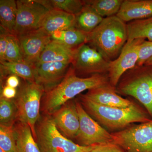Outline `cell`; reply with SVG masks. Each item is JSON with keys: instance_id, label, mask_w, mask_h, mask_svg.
<instances>
[{"instance_id": "25", "label": "cell", "mask_w": 152, "mask_h": 152, "mask_svg": "<svg viewBox=\"0 0 152 152\" xmlns=\"http://www.w3.org/2000/svg\"><path fill=\"white\" fill-rule=\"evenodd\" d=\"M85 4L90 6L102 18L116 15L121 9L123 0H88Z\"/></svg>"}, {"instance_id": "30", "label": "cell", "mask_w": 152, "mask_h": 152, "mask_svg": "<svg viewBox=\"0 0 152 152\" xmlns=\"http://www.w3.org/2000/svg\"><path fill=\"white\" fill-rule=\"evenodd\" d=\"M152 57V41H144L140 47L137 66H142Z\"/></svg>"}, {"instance_id": "14", "label": "cell", "mask_w": 152, "mask_h": 152, "mask_svg": "<svg viewBox=\"0 0 152 152\" xmlns=\"http://www.w3.org/2000/svg\"><path fill=\"white\" fill-rule=\"evenodd\" d=\"M51 116L58 129L66 137L76 138L80 128V120L75 104L69 101Z\"/></svg>"}, {"instance_id": "7", "label": "cell", "mask_w": 152, "mask_h": 152, "mask_svg": "<svg viewBox=\"0 0 152 152\" xmlns=\"http://www.w3.org/2000/svg\"><path fill=\"white\" fill-rule=\"evenodd\" d=\"M113 134L116 145L128 152H152V120Z\"/></svg>"}, {"instance_id": "15", "label": "cell", "mask_w": 152, "mask_h": 152, "mask_svg": "<svg viewBox=\"0 0 152 152\" xmlns=\"http://www.w3.org/2000/svg\"><path fill=\"white\" fill-rule=\"evenodd\" d=\"M84 97L102 105L126 108L133 104L129 100L117 94L114 88L108 85L89 90Z\"/></svg>"}, {"instance_id": "31", "label": "cell", "mask_w": 152, "mask_h": 152, "mask_svg": "<svg viewBox=\"0 0 152 152\" xmlns=\"http://www.w3.org/2000/svg\"><path fill=\"white\" fill-rule=\"evenodd\" d=\"M1 28V27H0ZM9 33L1 28L0 34V63L6 61L5 56L8 44V36Z\"/></svg>"}, {"instance_id": "11", "label": "cell", "mask_w": 152, "mask_h": 152, "mask_svg": "<svg viewBox=\"0 0 152 152\" xmlns=\"http://www.w3.org/2000/svg\"><path fill=\"white\" fill-rule=\"evenodd\" d=\"M23 59L35 66L44 49L50 42V35L42 28L16 36Z\"/></svg>"}, {"instance_id": "23", "label": "cell", "mask_w": 152, "mask_h": 152, "mask_svg": "<svg viewBox=\"0 0 152 152\" xmlns=\"http://www.w3.org/2000/svg\"><path fill=\"white\" fill-rule=\"evenodd\" d=\"M17 13L16 1H0V27L14 35Z\"/></svg>"}, {"instance_id": "9", "label": "cell", "mask_w": 152, "mask_h": 152, "mask_svg": "<svg viewBox=\"0 0 152 152\" xmlns=\"http://www.w3.org/2000/svg\"><path fill=\"white\" fill-rule=\"evenodd\" d=\"M71 64L75 71L94 75L108 72L110 62L96 49L84 44L76 49Z\"/></svg>"}, {"instance_id": "8", "label": "cell", "mask_w": 152, "mask_h": 152, "mask_svg": "<svg viewBox=\"0 0 152 152\" xmlns=\"http://www.w3.org/2000/svg\"><path fill=\"white\" fill-rule=\"evenodd\" d=\"M17 13L14 35L17 36L40 28L50 10L39 0L16 1Z\"/></svg>"}, {"instance_id": "13", "label": "cell", "mask_w": 152, "mask_h": 152, "mask_svg": "<svg viewBox=\"0 0 152 152\" xmlns=\"http://www.w3.org/2000/svg\"><path fill=\"white\" fill-rule=\"evenodd\" d=\"M70 64L62 62L37 64L35 68V82L43 87L45 92L60 83L67 72Z\"/></svg>"}, {"instance_id": "27", "label": "cell", "mask_w": 152, "mask_h": 152, "mask_svg": "<svg viewBox=\"0 0 152 152\" xmlns=\"http://www.w3.org/2000/svg\"><path fill=\"white\" fill-rule=\"evenodd\" d=\"M18 121V110L13 99L0 98V125L14 126Z\"/></svg>"}, {"instance_id": "33", "label": "cell", "mask_w": 152, "mask_h": 152, "mask_svg": "<svg viewBox=\"0 0 152 152\" xmlns=\"http://www.w3.org/2000/svg\"><path fill=\"white\" fill-rule=\"evenodd\" d=\"M118 149L116 145H99L89 152H117Z\"/></svg>"}, {"instance_id": "32", "label": "cell", "mask_w": 152, "mask_h": 152, "mask_svg": "<svg viewBox=\"0 0 152 152\" xmlns=\"http://www.w3.org/2000/svg\"><path fill=\"white\" fill-rule=\"evenodd\" d=\"M17 94L16 88L5 85L2 87L1 91V96L7 99L12 100L16 98Z\"/></svg>"}, {"instance_id": "21", "label": "cell", "mask_w": 152, "mask_h": 152, "mask_svg": "<svg viewBox=\"0 0 152 152\" xmlns=\"http://www.w3.org/2000/svg\"><path fill=\"white\" fill-rule=\"evenodd\" d=\"M89 34L75 28L55 32L50 35L51 40L56 41L71 48L76 49L88 41Z\"/></svg>"}, {"instance_id": "35", "label": "cell", "mask_w": 152, "mask_h": 152, "mask_svg": "<svg viewBox=\"0 0 152 152\" xmlns=\"http://www.w3.org/2000/svg\"><path fill=\"white\" fill-rule=\"evenodd\" d=\"M144 65L145 66H152V57L150 58L145 63Z\"/></svg>"}, {"instance_id": "3", "label": "cell", "mask_w": 152, "mask_h": 152, "mask_svg": "<svg viewBox=\"0 0 152 152\" xmlns=\"http://www.w3.org/2000/svg\"><path fill=\"white\" fill-rule=\"evenodd\" d=\"M81 101L89 113L106 127L118 129L133 123H145L150 121L134 104L126 108L107 107L99 104L82 95Z\"/></svg>"}, {"instance_id": "28", "label": "cell", "mask_w": 152, "mask_h": 152, "mask_svg": "<svg viewBox=\"0 0 152 152\" xmlns=\"http://www.w3.org/2000/svg\"><path fill=\"white\" fill-rule=\"evenodd\" d=\"M13 127L0 125V148L5 152H17Z\"/></svg>"}, {"instance_id": "22", "label": "cell", "mask_w": 152, "mask_h": 152, "mask_svg": "<svg viewBox=\"0 0 152 152\" xmlns=\"http://www.w3.org/2000/svg\"><path fill=\"white\" fill-rule=\"evenodd\" d=\"M103 19L94 9L85 3L83 10L76 15L75 28L90 34L101 23Z\"/></svg>"}, {"instance_id": "29", "label": "cell", "mask_w": 152, "mask_h": 152, "mask_svg": "<svg viewBox=\"0 0 152 152\" xmlns=\"http://www.w3.org/2000/svg\"><path fill=\"white\" fill-rule=\"evenodd\" d=\"M5 60L9 62H23L18 39L15 35L9 33Z\"/></svg>"}, {"instance_id": "5", "label": "cell", "mask_w": 152, "mask_h": 152, "mask_svg": "<svg viewBox=\"0 0 152 152\" xmlns=\"http://www.w3.org/2000/svg\"><path fill=\"white\" fill-rule=\"evenodd\" d=\"M45 93L43 87L37 82L26 81L21 85L14 99L18 121L29 126L36 140V126L39 119L42 98Z\"/></svg>"}, {"instance_id": "24", "label": "cell", "mask_w": 152, "mask_h": 152, "mask_svg": "<svg viewBox=\"0 0 152 152\" xmlns=\"http://www.w3.org/2000/svg\"><path fill=\"white\" fill-rule=\"evenodd\" d=\"M128 40L148 39L152 41V17L128 23Z\"/></svg>"}, {"instance_id": "37", "label": "cell", "mask_w": 152, "mask_h": 152, "mask_svg": "<svg viewBox=\"0 0 152 152\" xmlns=\"http://www.w3.org/2000/svg\"><path fill=\"white\" fill-rule=\"evenodd\" d=\"M0 152H5L4 151H3L2 149H1L0 148Z\"/></svg>"}, {"instance_id": "6", "label": "cell", "mask_w": 152, "mask_h": 152, "mask_svg": "<svg viewBox=\"0 0 152 152\" xmlns=\"http://www.w3.org/2000/svg\"><path fill=\"white\" fill-rule=\"evenodd\" d=\"M75 105L80 120V128L76 140L84 146L99 145H116L113 134H110L95 121L83 107L76 102Z\"/></svg>"}, {"instance_id": "12", "label": "cell", "mask_w": 152, "mask_h": 152, "mask_svg": "<svg viewBox=\"0 0 152 152\" xmlns=\"http://www.w3.org/2000/svg\"><path fill=\"white\" fill-rule=\"evenodd\" d=\"M121 91L139 101L152 116V72L136 76L123 85Z\"/></svg>"}, {"instance_id": "17", "label": "cell", "mask_w": 152, "mask_h": 152, "mask_svg": "<svg viewBox=\"0 0 152 152\" xmlns=\"http://www.w3.org/2000/svg\"><path fill=\"white\" fill-rule=\"evenodd\" d=\"M75 15L61 10L52 9L46 15L40 28L50 35L57 31L75 28Z\"/></svg>"}, {"instance_id": "1", "label": "cell", "mask_w": 152, "mask_h": 152, "mask_svg": "<svg viewBox=\"0 0 152 152\" xmlns=\"http://www.w3.org/2000/svg\"><path fill=\"white\" fill-rule=\"evenodd\" d=\"M76 72L71 67L58 85L45 92L41 108L45 115H51L62 106L85 91L108 85V79L102 74L82 78L77 76Z\"/></svg>"}, {"instance_id": "26", "label": "cell", "mask_w": 152, "mask_h": 152, "mask_svg": "<svg viewBox=\"0 0 152 152\" xmlns=\"http://www.w3.org/2000/svg\"><path fill=\"white\" fill-rule=\"evenodd\" d=\"M49 10L57 9L77 15L85 5L84 1L80 0H39Z\"/></svg>"}, {"instance_id": "16", "label": "cell", "mask_w": 152, "mask_h": 152, "mask_svg": "<svg viewBox=\"0 0 152 152\" xmlns=\"http://www.w3.org/2000/svg\"><path fill=\"white\" fill-rule=\"evenodd\" d=\"M125 23L152 17V0H124L116 15Z\"/></svg>"}, {"instance_id": "20", "label": "cell", "mask_w": 152, "mask_h": 152, "mask_svg": "<svg viewBox=\"0 0 152 152\" xmlns=\"http://www.w3.org/2000/svg\"><path fill=\"white\" fill-rule=\"evenodd\" d=\"M0 69L1 82L11 75L18 76L26 81H35V67L24 61L3 62L0 63Z\"/></svg>"}, {"instance_id": "2", "label": "cell", "mask_w": 152, "mask_h": 152, "mask_svg": "<svg viewBox=\"0 0 152 152\" xmlns=\"http://www.w3.org/2000/svg\"><path fill=\"white\" fill-rule=\"evenodd\" d=\"M128 40L127 24L115 15L103 19L89 34L88 43L110 62L119 56Z\"/></svg>"}, {"instance_id": "36", "label": "cell", "mask_w": 152, "mask_h": 152, "mask_svg": "<svg viewBox=\"0 0 152 152\" xmlns=\"http://www.w3.org/2000/svg\"><path fill=\"white\" fill-rule=\"evenodd\" d=\"M117 152H123L122 151H121V150H120L119 149H118V150H117Z\"/></svg>"}, {"instance_id": "34", "label": "cell", "mask_w": 152, "mask_h": 152, "mask_svg": "<svg viewBox=\"0 0 152 152\" xmlns=\"http://www.w3.org/2000/svg\"><path fill=\"white\" fill-rule=\"evenodd\" d=\"M6 86L17 88L20 85V80L18 76L11 75L6 79Z\"/></svg>"}, {"instance_id": "4", "label": "cell", "mask_w": 152, "mask_h": 152, "mask_svg": "<svg viewBox=\"0 0 152 152\" xmlns=\"http://www.w3.org/2000/svg\"><path fill=\"white\" fill-rule=\"evenodd\" d=\"M36 140L41 152H89L96 146L75 143L62 134L51 116L40 117L36 126Z\"/></svg>"}, {"instance_id": "18", "label": "cell", "mask_w": 152, "mask_h": 152, "mask_svg": "<svg viewBox=\"0 0 152 152\" xmlns=\"http://www.w3.org/2000/svg\"><path fill=\"white\" fill-rule=\"evenodd\" d=\"M76 49L71 48L56 41L51 40L44 49L36 64L56 62L72 64Z\"/></svg>"}, {"instance_id": "19", "label": "cell", "mask_w": 152, "mask_h": 152, "mask_svg": "<svg viewBox=\"0 0 152 152\" xmlns=\"http://www.w3.org/2000/svg\"><path fill=\"white\" fill-rule=\"evenodd\" d=\"M13 129L17 152H41L28 125L18 121Z\"/></svg>"}, {"instance_id": "10", "label": "cell", "mask_w": 152, "mask_h": 152, "mask_svg": "<svg viewBox=\"0 0 152 152\" xmlns=\"http://www.w3.org/2000/svg\"><path fill=\"white\" fill-rule=\"evenodd\" d=\"M144 39L128 40L121 52L116 59L110 62L109 77L110 83L116 86L123 75L137 66L138 61L139 48Z\"/></svg>"}]
</instances>
